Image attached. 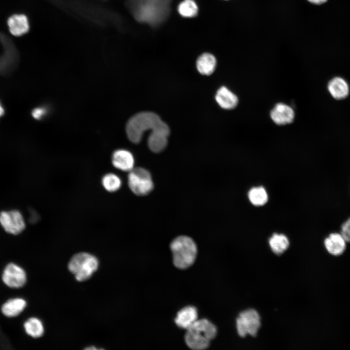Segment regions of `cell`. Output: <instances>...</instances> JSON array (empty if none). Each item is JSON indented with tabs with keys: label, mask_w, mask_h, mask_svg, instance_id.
I'll return each mask as SVG.
<instances>
[{
	"label": "cell",
	"mask_w": 350,
	"mask_h": 350,
	"mask_svg": "<svg viewBox=\"0 0 350 350\" xmlns=\"http://www.w3.org/2000/svg\"><path fill=\"white\" fill-rule=\"evenodd\" d=\"M7 26L10 33L15 36L24 35L30 28L28 18L23 14H15L11 16L8 18Z\"/></svg>",
	"instance_id": "13"
},
{
	"label": "cell",
	"mask_w": 350,
	"mask_h": 350,
	"mask_svg": "<svg viewBox=\"0 0 350 350\" xmlns=\"http://www.w3.org/2000/svg\"><path fill=\"white\" fill-rule=\"evenodd\" d=\"M98 261L93 255L86 252L74 255L70 259L68 268L74 275L78 281H82L89 278L97 269Z\"/></svg>",
	"instance_id": "5"
},
{
	"label": "cell",
	"mask_w": 350,
	"mask_h": 350,
	"mask_svg": "<svg viewBox=\"0 0 350 350\" xmlns=\"http://www.w3.org/2000/svg\"><path fill=\"white\" fill-rule=\"evenodd\" d=\"M260 326V315L254 309H248L241 312L236 319L237 332L241 337L248 334L252 336L256 335Z\"/></svg>",
	"instance_id": "7"
},
{
	"label": "cell",
	"mask_w": 350,
	"mask_h": 350,
	"mask_svg": "<svg viewBox=\"0 0 350 350\" xmlns=\"http://www.w3.org/2000/svg\"><path fill=\"white\" fill-rule=\"evenodd\" d=\"M328 90L332 96L336 100L346 98L350 92V87L345 79L335 77L331 79L327 85Z\"/></svg>",
	"instance_id": "15"
},
{
	"label": "cell",
	"mask_w": 350,
	"mask_h": 350,
	"mask_svg": "<svg viewBox=\"0 0 350 350\" xmlns=\"http://www.w3.org/2000/svg\"><path fill=\"white\" fill-rule=\"evenodd\" d=\"M273 121L279 125L291 123L295 117L294 111L289 106L282 103L277 104L270 112Z\"/></svg>",
	"instance_id": "14"
},
{
	"label": "cell",
	"mask_w": 350,
	"mask_h": 350,
	"mask_svg": "<svg viewBox=\"0 0 350 350\" xmlns=\"http://www.w3.org/2000/svg\"><path fill=\"white\" fill-rule=\"evenodd\" d=\"M198 6L193 0H184L178 7V11L180 15L186 18L196 16L198 13Z\"/></svg>",
	"instance_id": "24"
},
{
	"label": "cell",
	"mask_w": 350,
	"mask_h": 350,
	"mask_svg": "<svg viewBox=\"0 0 350 350\" xmlns=\"http://www.w3.org/2000/svg\"><path fill=\"white\" fill-rule=\"evenodd\" d=\"M86 349H87V350H96L97 349L95 347H89V348H86Z\"/></svg>",
	"instance_id": "29"
},
{
	"label": "cell",
	"mask_w": 350,
	"mask_h": 350,
	"mask_svg": "<svg viewBox=\"0 0 350 350\" xmlns=\"http://www.w3.org/2000/svg\"><path fill=\"white\" fill-rule=\"evenodd\" d=\"M156 114L142 112L132 116L126 125V132L129 140L134 143L140 142L143 132L151 131L166 124Z\"/></svg>",
	"instance_id": "2"
},
{
	"label": "cell",
	"mask_w": 350,
	"mask_h": 350,
	"mask_svg": "<svg viewBox=\"0 0 350 350\" xmlns=\"http://www.w3.org/2000/svg\"><path fill=\"white\" fill-rule=\"evenodd\" d=\"M2 280L9 287L19 288L25 283L26 275L21 267L14 263H10L4 270Z\"/></svg>",
	"instance_id": "9"
},
{
	"label": "cell",
	"mask_w": 350,
	"mask_h": 350,
	"mask_svg": "<svg viewBox=\"0 0 350 350\" xmlns=\"http://www.w3.org/2000/svg\"><path fill=\"white\" fill-rule=\"evenodd\" d=\"M307 0L312 4H317V5L323 4L327 1V0Z\"/></svg>",
	"instance_id": "27"
},
{
	"label": "cell",
	"mask_w": 350,
	"mask_h": 350,
	"mask_svg": "<svg viewBox=\"0 0 350 350\" xmlns=\"http://www.w3.org/2000/svg\"><path fill=\"white\" fill-rule=\"evenodd\" d=\"M46 113V110L44 108L41 107H38L35 108L32 112V115L36 119H40Z\"/></svg>",
	"instance_id": "26"
},
{
	"label": "cell",
	"mask_w": 350,
	"mask_h": 350,
	"mask_svg": "<svg viewBox=\"0 0 350 350\" xmlns=\"http://www.w3.org/2000/svg\"><path fill=\"white\" fill-rule=\"evenodd\" d=\"M26 306V301L22 298L11 299L3 305L1 311L5 315L8 317H14L18 315Z\"/></svg>",
	"instance_id": "19"
},
{
	"label": "cell",
	"mask_w": 350,
	"mask_h": 350,
	"mask_svg": "<svg viewBox=\"0 0 350 350\" xmlns=\"http://www.w3.org/2000/svg\"><path fill=\"white\" fill-rule=\"evenodd\" d=\"M4 113V110L0 103V116H2Z\"/></svg>",
	"instance_id": "28"
},
{
	"label": "cell",
	"mask_w": 350,
	"mask_h": 350,
	"mask_svg": "<svg viewBox=\"0 0 350 350\" xmlns=\"http://www.w3.org/2000/svg\"><path fill=\"white\" fill-rule=\"evenodd\" d=\"M269 245L276 254L283 253L288 247L289 242L286 236L282 234H274L269 240Z\"/></svg>",
	"instance_id": "21"
},
{
	"label": "cell",
	"mask_w": 350,
	"mask_h": 350,
	"mask_svg": "<svg viewBox=\"0 0 350 350\" xmlns=\"http://www.w3.org/2000/svg\"><path fill=\"white\" fill-rule=\"evenodd\" d=\"M347 242L341 233L332 232L325 239L324 244L328 253L337 256L342 254L345 251Z\"/></svg>",
	"instance_id": "12"
},
{
	"label": "cell",
	"mask_w": 350,
	"mask_h": 350,
	"mask_svg": "<svg viewBox=\"0 0 350 350\" xmlns=\"http://www.w3.org/2000/svg\"><path fill=\"white\" fill-rule=\"evenodd\" d=\"M134 158L132 154L124 149H118L112 155L111 163L116 169L130 172L134 168Z\"/></svg>",
	"instance_id": "11"
},
{
	"label": "cell",
	"mask_w": 350,
	"mask_h": 350,
	"mask_svg": "<svg viewBox=\"0 0 350 350\" xmlns=\"http://www.w3.org/2000/svg\"><path fill=\"white\" fill-rule=\"evenodd\" d=\"M216 334V327L211 322L206 319H197L187 329L185 340L190 348L202 350L209 347Z\"/></svg>",
	"instance_id": "3"
},
{
	"label": "cell",
	"mask_w": 350,
	"mask_h": 350,
	"mask_svg": "<svg viewBox=\"0 0 350 350\" xmlns=\"http://www.w3.org/2000/svg\"><path fill=\"white\" fill-rule=\"evenodd\" d=\"M0 224L7 232L14 235L20 233L26 226L22 214L17 210L2 211Z\"/></svg>",
	"instance_id": "8"
},
{
	"label": "cell",
	"mask_w": 350,
	"mask_h": 350,
	"mask_svg": "<svg viewBox=\"0 0 350 350\" xmlns=\"http://www.w3.org/2000/svg\"><path fill=\"white\" fill-rule=\"evenodd\" d=\"M128 185L136 195L144 196L153 189L154 184L149 172L141 167L134 168L128 172Z\"/></svg>",
	"instance_id": "6"
},
{
	"label": "cell",
	"mask_w": 350,
	"mask_h": 350,
	"mask_svg": "<svg viewBox=\"0 0 350 350\" xmlns=\"http://www.w3.org/2000/svg\"><path fill=\"white\" fill-rule=\"evenodd\" d=\"M169 128L167 124L151 132L148 138V145L153 152H162L167 145Z\"/></svg>",
	"instance_id": "10"
},
{
	"label": "cell",
	"mask_w": 350,
	"mask_h": 350,
	"mask_svg": "<svg viewBox=\"0 0 350 350\" xmlns=\"http://www.w3.org/2000/svg\"><path fill=\"white\" fill-rule=\"evenodd\" d=\"M215 100L220 107L225 109H233L238 103L236 95L224 86L218 89Z\"/></svg>",
	"instance_id": "17"
},
{
	"label": "cell",
	"mask_w": 350,
	"mask_h": 350,
	"mask_svg": "<svg viewBox=\"0 0 350 350\" xmlns=\"http://www.w3.org/2000/svg\"><path fill=\"white\" fill-rule=\"evenodd\" d=\"M248 196L250 202L256 206L264 205L268 199L266 190L261 186L251 188L248 192Z\"/></svg>",
	"instance_id": "22"
},
{
	"label": "cell",
	"mask_w": 350,
	"mask_h": 350,
	"mask_svg": "<svg viewBox=\"0 0 350 350\" xmlns=\"http://www.w3.org/2000/svg\"><path fill=\"white\" fill-rule=\"evenodd\" d=\"M340 233L347 242H350V217L342 224Z\"/></svg>",
	"instance_id": "25"
},
{
	"label": "cell",
	"mask_w": 350,
	"mask_h": 350,
	"mask_svg": "<svg viewBox=\"0 0 350 350\" xmlns=\"http://www.w3.org/2000/svg\"><path fill=\"white\" fill-rule=\"evenodd\" d=\"M171 0H129L135 18L152 25L160 23L168 16Z\"/></svg>",
	"instance_id": "1"
},
{
	"label": "cell",
	"mask_w": 350,
	"mask_h": 350,
	"mask_svg": "<svg viewBox=\"0 0 350 350\" xmlns=\"http://www.w3.org/2000/svg\"><path fill=\"white\" fill-rule=\"evenodd\" d=\"M216 60L213 55L209 53L201 54L196 61L198 71L203 75H210L215 70Z\"/></svg>",
	"instance_id": "18"
},
{
	"label": "cell",
	"mask_w": 350,
	"mask_h": 350,
	"mask_svg": "<svg viewBox=\"0 0 350 350\" xmlns=\"http://www.w3.org/2000/svg\"><path fill=\"white\" fill-rule=\"evenodd\" d=\"M170 248L173 254V263L180 269L192 265L196 258L197 248L194 241L187 236H180L171 242Z\"/></svg>",
	"instance_id": "4"
},
{
	"label": "cell",
	"mask_w": 350,
	"mask_h": 350,
	"mask_svg": "<svg viewBox=\"0 0 350 350\" xmlns=\"http://www.w3.org/2000/svg\"><path fill=\"white\" fill-rule=\"evenodd\" d=\"M197 317L196 309L194 307L187 306L178 312L175 320L179 327L187 330L197 320Z\"/></svg>",
	"instance_id": "16"
},
{
	"label": "cell",
	"mask_w": 350,
	"mask_h": 350,
	"mask_svg": "<svg viewBox=\"0 0 350 350\" xmlns=\"http://www.w3.org/2000/svg\"><path fill=\"white\" fill-rule=\"evenodd\" d=\"M101 184L103 188L109 192H114L120 189L122 181L120 177L113 173L105 174L101 179Z\"/></svg>",
	"instance_id": "20"
},
{
	"label": "cell",
	"mask_w": 350,
	"mask_h": 350,
	"mask_svg": "<svg viewBox=\"0 0 350 350\" xmlns=\"http://www.w3.org/2000/svg\"><path fill=\"white\" fill-rule=\"evenodd\" d=\"M24 326L27 333L33 337H39L43 334L44 328L42 323L36 318H29L25 322Z\"/></svg>",
	"instance_id": "23"
}]
</instances>
